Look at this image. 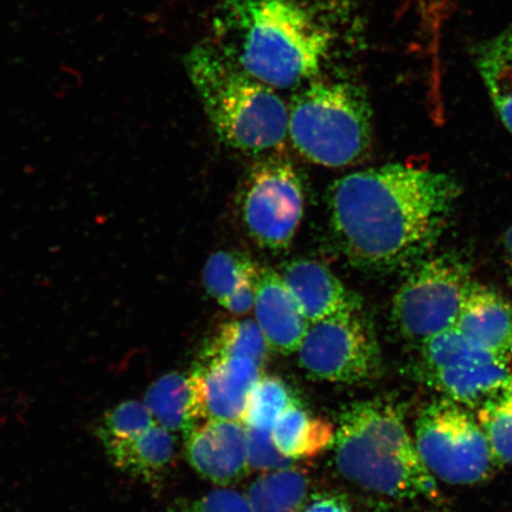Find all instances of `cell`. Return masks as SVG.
<instances>
[{
  "label": "cell",
  "instance_id": "obj_1",
  "mask_svg": "<svg viewBox=\"0 0 512 512\" xmlns=\"http://www.w3.org/2000/svg\"><path fill=\"white\" fill-rule=\"evenodd\" d=\"M460 195L457 179L443 172L403 164L354 172L329 190L332 238L358 270H407L437 245Z\"/></svg>",
  "mask_w": 512,
  "mask_h": 512
},
{
  "label": "cell",
  "instance_id": "obj_2",
  "mask_svg": "<svg viewBox=\"0 0 512 512\" xmlns=\"http://www.w3.org/2000/svg\"><path fill=\"white\" fill-rule=\"evenodd\" d=\"M216 31L223 53L273 89L317 78L334 42L330 29L299 0H227Z\"/></svg>",
  "mask_w": 512,
  "mask_h": 512
},
{
  "label": "cell",
  "instance_id": "obj_3",
  "mask_svg": "<svg viewBox=\"0 0 512 512\" xmlns=\"http://www.w3.org/2000/svg\"><path fill=\"white\" fill-rule=\"evenodd\" d=\"M336 466L341 475L373 494L432 499L437 479L427 470L399 406L383 400L351 403L339 415Z\"/></svg>",
  "mask_w": 512,
  "mask_h": 512
},
{
  "label": "cell",
  "instance_id": "obj_4",
  "mask_svg": "<svg viewBox=\"0 0 512 512\" xmlns=\"http://www.w3.org/2000/svg\"><path fill=\"white\" fill-rule=\"evenodd\" d=\"M184 67L211 127L224 145L251 155L283 146L288 106L275 89L243 72L214 43L192 48L185 56Z\"/></svg>",
  "mask_w": 512,
  "mask_h": 512
},
{
  "label": "cell",
  "instance_id": "obj_5",
  "mask_svg": "<svg viewBox=\"0 0 512 512\" xmlns=\"http://www.w3.org/2000/svg\"><path fill=\"white\" fill-rule=\"evenodd\" d=\"M287 106V137L311 163L325 168L354 165L373 144V110L355 82L317 76Z\"/></svg>",
  "mask_w": 512,
  "mask_h": 512
},
{
  "label": "cell",
  "instance_id": "obj_6",
  "mask_svg": "<svg viewBox=\"0 0 512 512\" xmlns=\"http://www.w3.org/2000/svg\"><path fill=\"white\" fill-rule=\"evenodd\" d=\"M414 441L427 470L447 484L483 482L497 462L478 419L448 399L435 401L421 412Z\"/></svg>",
  "mask_w": 512,
  "mask_h": 512
},
{
  "label": "cell",
  "instance_id": "obj_7",
  "mask_svg": "<svg viewBox=\"0 0 512 512\" xmlns=\"http://www.w3.org/2000/svg\"><path fill=\"white\" fill-rule=\"evenodd\" d=\"M472 281L470 266L456 254L422 259L395 293L392 318L396 329L420 345L452 328Z\"/></svg>",
  "mask_w": 512,
  "mask_h": 512
},
{
  "label": "cell",
  "instance_id": "obj_8",
  "mask_svg": "<svg viewBox=\"0 0 512 512\" xmlns=\"http://www.w3.org/2000/svg\"><path fill=\"white\" fill-rule=\"evenodd\" d=\"M242 221L262 248L290 247L304 215V190L296 168L285 157L271 156L255 164L241 192Z\"/></svg>",
  "mask_w": 512,
  "mask_h": 512
},
{
  "label": "cell",
  "instance_id": "obj_9",
  "mask_svg": "<svg viewBox=\"0 0 512 512\" xmlns=\"http://www.w3.org/2000/svg\"><path fill=\"white\" fill-rule=\"evenodd\" d=\"M297 352L307 374L332 383L367 380L380 366L379 344L363 310L310 324Z\"/></svg>",
  "mask_w": 512,
  "mask_h": 512
},
{
  "label": "cell",
  "instance_id": "obj_10",
  "mask_svg": "<svg viewBox=\"0 0 512 512\" xmlns=\"http://www.w3.org/2000/svg\"><path fill=\"white\" fill-rule=\"evenodd\" d=\"M185 437L192 469L210 482H238L251 470L247 456V427L242 421L206 420Z\"/></svg>",
  "mask_w": 512,
  "mask_h": 512
},
{
  "label": "cell",
  "instance_id": "obj_11",
  "mask_svg": "<svg viewBox=\"0 0 512 512\" xmlns=\"http://www.w3.org/2000/svg\"><path fill=\"white\" fill-rule=\"evenodd\" d=\"M255 322L268 348L283 355L297 352L310 323L300 311L281 274L261 267L255 286Z\"/></svg>",
  "mask_w": 512,
  "mask_h": 512
},
{
  "label": "cell",
  "instance_id": "obj_12",
  "mask_svg": "<svg viewBox=\"0 0 512 512\" xmlns=\"http://www.w3.org/2000/svg\"><path fill=\"white\" fill-rule=\"evenodd\" d=\"M280 274L310 324L338 313L363 310L360 296L318 261L292 260Z\"/></svg>",
  "mask_w": 512,
  "mask_h": 512
},
{
  "label": "cell",
  "instance_id": "obj_13",
  "mask_svg": "<svg viewBox=\"0 0 512 512\" xmlns=\"http://www.w3.org/2000/svg\"><path fill=\"white\" fill-rule=\"evenodd\" d=\"M203 418L242 421L261 379V366L246 358L201 364Z\"/></svg>",
  "mask_w": 512,
  "mask_h": 512
},
{
  "label": "cell",
  "instance_id": "obj_14",
  "mask_svg": "<svg viewBox=\"0 0 512 512\" xmlns=\"http://www.w3.org/2000/svg\"><path fill=\"white\" fill-rule=\"evenodd\" d=\"M456 326L480 348L512 364V307L492 288L472 281Z\"/></svg>",
  "mask_w": 512,
  "mask_h": 512
},
{
  "label": "cell",
  "instance_id": "obj_15",
  "mask_svg": "<svg viewBox=\"0 0 512 512\" xmlns=\"http://www.w3.org/2000/svg\"><path fill=\"white\" fill-rule=\"evenodd\" d=\"M144 403L158 425L187 434L204 419L200 370L159 377L146 390Z\"/></svg>",
  "mask_w": 512,
  "mask_h": 512
},
{
  "label": "cell",
  "instance_id": "obj_16",
  "mask_svg": "<svg viewBox=\"0 0 512 512\" xmlns=\"http://www.w3.org/2000/svg\"><path fill=\"white\" fill-rule=\"evenodd\" d=\"M425 379L445 399L464 407L482 408L512 390L511 364L504 362H484L425 371Z\"/></svg>",
  "mask_w": 512,
  "mask_h": 512
},
{
  "label": "cell",
  "instance_id": "obj_17",
  "mask_svg": "<svg viewBox=\"0 0 512 512\" xmlns=\"http://www.w3.org/2000/svg\"><path fill=\"white\" fill-rule=\"evenodd\" d=\"M115 469L152 483L175 456L174 435L157 424L130 437L100 443Z\"/></svg>",
  "mask_w": 512,
  "mask_h": 512
},
{
  "label": "cell",
  "instance_id": "obj_18",
  "mask_svg": "<svg viewBox=\"0 0 512 512\" xmlns=\"http://www.w3.org/2000/svg\"><path fill=\"white\" fill-rule=\"evenodd\" d=\"M259 273L260 267L246 253L220 251L203 267V286L224 310L243 315L253 309Z\"/></svg>",
  "mask_w": 512,
  "mask_h": 512
},
{
  "label": "cell",
  "instance_id": "obj_19",
  "mask_svg": "<svg viewBox=\"0 0 512 512\" xmlns=\"http://www.w3.org/2000/svg\"><path fill=\"white\" fill-rule=\"evenodd\" d=\"M271 432L278 450L299 460L316 457L334 445L336 428L329 421L313 418L296 402L280 416Z\"/></svg>",
  "mask_w": 512,
  "mask_h": 512
},
{
  "label": "cell",
  "instance_id": "obj_20",
  "mask_svg": "<svg viewBox=\"0 0 512 512\" xmlns=\"http://www.w3.org/2000/svg\"><path fill=\"white\" fill-rule=\"evenodd\" d=\"M476 66L499 118L512 134V28L480 44Z\"/></svg>",
  "mask_w": 512,
  "mask_h": 512
},
{
  "label": "cell",
  "instance_id": "obj_21",
  "mask_svg": "<svg viewBox=\"0 0 512 512\" xmlns=\"http://www.w3.org/2000/svg\"><path fill=\"white\" fill-rule=\"evenodd\" d=\"M268 344L252 319H233L223 323L203 349V364L246 358L264 366Z\"/></svg>",
  "mask_w": 512,
  "mask_h": 512
},
{
  "label": "cell",
  "instance_id": "obj_22",
  "mask_svg": "<svg viewBox=\"0 0 512 512\" xmlns=\"http://www.w3.org/2000/svg\"><path fill=\"white\" fill-rule=\"evenodd\" d=\"M307 490L305 473L290 467L256 479L247 499L253 512H302Z\"/></svg>",
  "mask_w": 512,
  "mask_h": 512
},
{
  "label": "cell",
  "instance_id": "obj_23",
  "mask_svg": "<svg viewBox=\"0 0 512 512\" xmlns=\"http://www.w3.org/2000/svg\"><path fill=\"white\" fill-rule=\"evenodd\" d=\"M420 348L425 371L457 368L484 362L508 363L480 348L456 325L426 339L424 343L420 344Z\"/></svg>",
  "mask_w": 512,
  "mask_h": 512
},
{
  "label": "cell",
  "instance_id": "obj_24",
  "mask_svg": "<svg viewBox=\"0 0 512 512\" xmlns=\"http://www.w3.org/2000/svg\"><path fill=\"white\" fill-rule=\"evenodd\" d=\"M296 402L284 381L273 376H261L249 398L242 422L246 427L271 431L280 416Z\"/></svg>",
  "mask_w": 512,
  "mask_h": 512
},
{
  "label": "cell",
  "instance_id": "obj_25",
  "mask_svg": "<svg viewBox=\"0 0 512 512\" xmlns=\"http://www.w3.org/2000/svg\"><path fill=\"white\" fill-rule=\"evenodd\" d=\"M457 0H403L408 15H411L418 27L421 48L439 69L441 42L444 29L456 6Z\"/></svg>",
  "mask_w": 512,
  "mask_h": 512
},
{
  "label": "cell",
  "instance_id": "obj_26",
  "mask_svg": "<svg viewBox=\"0 0 512 512\" xmlns=\"http://www.w3.org/2000/svg\"><path fill=\"white\" fill-rule=\"evenodd\" d=\"M477 419L497 462L512 465V390L479 408Z\"/></svg>",
  "mask_w": 512,
  "mask_h": 512
},
{
  "label": "cell",
  "instance_id": "obj_27",
  "mask_svg": "<svg viewBox=\"0 0 512 512\" xmlns=\"http://www.w3.org/2000/svg\"><path fill=\"white\" fill-rule=\"evenodd\" d=\"M149 408L137 400H127L108 409L95 424V437L99 443L107 440L130 437L155 425Z\"/></svg>",
  "mask_w": 512,
  "mask_h": 512
},
{
  "label": "cell",
  "instance_id": "obj_28",
  "mask_svg": "<svg viewBox=\"0 0 512 512\" xmlns=\"http://www.w3.org/2000/svg\"><path fill=\"white\" fill-rule=\"evenodd\" d=\"M247 456L249 469L259 471L290 469L296 462L278 450L271 431L253 427H247Z\"/></svg>",
  "mask_w": 512,
  "mask_h": 512
},
{
  "label": "cell",
  "instance_id": "obj_29",
  "mask_svg": "<svg viewBox=\"0 0 512 512\" xmlns=\"http://www.w3.org/2000/svg\"><path fill=\"white\" fill-rule=\"evenodd\" d=\"M182 512H253L247 496L232 489H215L191 502Z\"/></svg>",
  "mask_w": 512,
  "mask_h": 512
},
{
  "label": "cell",
  "instance_id": "obj_30",
  "mask_svg": "<svg viewBox=\"0 0 512 512\" xmlns=\"http://www.w3.org/2000/svg\"><path fill=\"white\" fill-rule=\"evenodd\" d=\"M302 512H352L348 499L343 495L323 492L307 499Z\"/></svg>",
  "mask_w": 512,
  "mask_h": 512
},
{
  "label": "cell",
  "instance_id": "obj_31",
  "mask_svg": "<svg viewBox=\"0 0 512 512\" xmlns=\"http://www.w3.org/2000/svg\"><path fill=\"white\" fill-rule=\"evenodd\" d=\"M504 248L505 252H507L512 259V224L504 235Z\"/></svg>",
  "mask_w": 512,
  "mask_h": 512
}]
</instances>
